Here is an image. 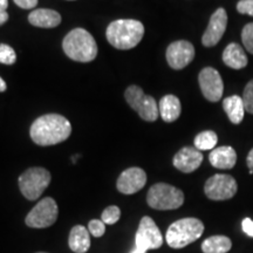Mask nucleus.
Segmentation results:
<instances>
[{"instance_id":"nucleus-24","label":"nucleus","mask_w":253,"mask_h":253,"mask_svg":"<svg viewBox=\"0 0 253 253\" xmlns=\"http://www.w3.org/2000/svg\"><path fill=\"white\" fill-rule=\"evenodd\" d=\"M120 217H121V210L116 205H110L107 209H104L101 216V220L103 221L107 225H114L115 223H118Z\"/></svg>"},{"instance_id":"nucleus-15","label":"nucleus","mask_w":253,"mask_h":253,"mask_svg":"<svg viewBox=\"0 0 253 253\" xmlns=\"http://www.w3.org/2000/svg\"><path fill=\"white\" fill-rule=\"evenodd\" d=\"M203 154L192 147H184L173 156L172 163L176 169L184 173L194 172L203 162Z\"/></svg>"},{"instance_id":"nucleus-5","label":"nucleus","mask_w":253,"mask_h":253,"mask_svg":"<svg viewBox=\"0 0 253 253\" xmlns=\"http://www.w3.org/2000/svg\"><path fill=\"white\" fill-rule=\"evenodd\" d=\"M147 203L155 210H175L184 203V194L167 183H157L148 191Z\"/></svg>"},{"instance_id":"nucleus-2","label":"nucleus","mask_w":253,"mask_h":253,"mask_svg":"<svg viewBox=\"0 0 253 253\" xmlns=\"http://www.w3.org/2000/svg\"><path fill=\"white\" fill-rule=\"evenodd\" d=\"M107 40L118 49L134 48L141 42L144 36V26L134 19H120L107 27Z\"/></svg>"},{"instance_id":"nucleus-8","label":"nucleus","mask_w":253,"mask_h":253,"mask_svg":"<svg viewBox=\"0 0 253 253\" xmlns=\"http://www.w3.org/2000/svg\"><path fill=\"white\" fill-rule=\"evenodd\" d=\"M58 204L53 198L46 197L38 203L27 214L25 223L34 229H45L52 226L58 219Z\"/></svg>"},{"instance_id":"nucleus-18","label":"nucleus","mask_w":253,"mask_h":253,"mask_svg":"<svg viewBox=\"0 0 253 253\" xmlns=\"http://www.w3.org/2000/svg\"><path fill=\"white\" fill-rule=\"evenodd\" d=\"M158 110L164 122H175L182 112L181 101L175 95H166L158 103Z\"/></svg>"},{"instance_id":"nucleus-3","label":"nucleus","mask_w":253,"mask_h":253,"mask_svg":"<svg viewBox=\"0 0 253 253\" xmlns=\"http://www.w3.org/2000/svg\"><path fill=\"white\" fill-rule=\"evenodd\" d=\"M62 48L68 58L78 62H90L97 55L96 41L89 32L75 28L65 37Z\"/></svg>"},{"instance_id":"nucleus-19","label":"nucleus","mask_w":253,"mask_h":253,"mask_svg":"<svg viewBox=\"0 0 253 253\" xmlns=\"http://www.w3.org/2000/svg\"><path fill=\"white\" fill-rule=\"evenodd\" d=\"M223 61L227 67L232 69H243L248 66L249 59L243 47L238 43L232 42L226 46L223 52Z\"/></svg>"},{"instance_id":"nucleus-13","label":"nucleus","mask_w":253,"mask_h":253,"mask_svg":"<svg viewBox=\"0 0 253 253\" xmlns=\"http://www.w3.org/2000/svg\"><path fill=\"white\" fill-rule=\"evenodd\" d=\"M227 26V13L223 7L216 9V12L211 15L210 21L202 37V43L205 47H213L219 42Z\"/></svg>"},{"instance_id":"nucleus-33","label":"nucleus","mask_w":253,"mask_h":253,"mask_svg":"<svg viewBox=\"0 0 253 253\" xmlns=\"http://www.w3.org/2000/svg\"><path fill=\"white\" fill-rule=\"evenodd\" d=\"M7 20H8L7 12H0V26H1V25H4Z\"/></svg>"},{"instance_id":"nucleus-14","label":"nucleus","mask_w":253,"mask_h":253,"mask_svg":"<svg viewBox=\"0 0 253 253\" xmlns=\"http://www.w3.org/2000/svg\"><path fill=\"white\" fill-rule=\"evenodd\" d=\"M147 173L141 168H129L120 175L116 188L123 195H134L144 188Z\"/></svg>"},{"instance_id":"nucleus-28","label":"nucleus","mask_w":253,"mask_h":253,"mask_svg":"<svg viewBox=\"0 0 253 253\" xmlns=\"http://www.w3.org/2000/svg\"><path fill=\"white\" fill-rule=\"evenodd\" d=\"M88 231H89V233H91V236L100 238L106 232V224L102 220L93 219L88 223Z\"/></svg>"},{"instance_id":"nucleus-1","label":"nucleus","mask_w":253,"mask_h":253,"mask_svg":"<svg viewBox=\"0 0 253 253\" xmlns=\"http://www.w3.org/2000/svg\"><path fill=\"white\" fill-rule=\"evenodd\" d=\"M72 134L69 121L59 114H47L40 116L31 126L32 141L41 147H48L66 141Z\"/></svg>"},{"instance_id":"nucleus-30","label":"nucleus","mask_w":253,"mask_h":253,"mask_svg":"<svg viewBox=\"0 0 253 253\" xmlns=\"http://www.w3.org/2000/svg\"><path fill=\"white\" fill-rule=\"evenodd\" d=\"M15 5H18L20 8L31 9L34 8L38 5V0H13Z\"/></svg>"},{"instance_id":"nucleus-25","label":"nucleus","mask_w":253,"mask_h":253,"mask_svg":"<svg viewBox=\"0 0 253 253\" xmlns=\"http://www.w3.org/2000/svg\"><path fill=\"white\" fill-rule=\"evenodd\" d=\"M15 60H17V54L14 49L6 43H0V63L13 65Z\"/></svg>"},{"instance_id":"nucleus-21","label":"nucleus","mask_w":253,"mask_h":253,"mask_svg":"<svg viewBox=\"0 0 253 253\" xmlns=\"http://www.w3.org/2000/svg\"><path fill=\"white\" fill-rule=\"evenodd\" d=\"M223 108L233 125H239L244 119V114L246 112L244 101H243V97L238 95H232V96L224 99Z\"/></svg>"},{"instance_id":"nucleus-27","label":"nucleus","mask_w":253,"mask_h":253,"mask_svg":"<svg viewBox=\"0 0 253 253\" xmlns=\"http://www.w3.org/2000/svg\"><path fill=\"white\" fill-rule=\"evenodd\" d=\"M243 101H244L246 112L253 114V80L249 81V84L245 86L244 93H243Z\"/></svg>"},{"instance_id":"nucleus-9","label":"nucleus","mask_w":253,"mask_h":253,"mask_svg":"<svg viewBox=\"0 0 253 253\" xmlns=\"http://www.w3.org/2000/svg\"><path fill=\"white\" fill-rule=\"evenodd\" d=\"M163 245V236L151 217L141 219L135 237V249L147 253L149 250L160 249Z\"/></svg>"},{"instance_id":"nucleus-32","label":"nucleus","mask_w":253,"mask_h":253,"mask_svg":"<svg viewBox=\"0 0 253 253\" xmlns=\"http://www.w3.org/2000/svg\"><path fill=\"white\" fill-rule=\"evenodd\" d=\"M246 164H248L250 173H253V148L250 150L248 157H246Z\"/></svg>"},{"instance_id":"nucleus-10","label":"nucleus","mask_w":253,"mask_h":253,"mask_svg":"<svg viewBox=\"0 0 253 253\" xmlns=\"http://www.w3.org/2000/svg\"><path fill=\"white\" fill-rule=\"evenodd\" d=\"M238 185L236 179L230 175L216 173L208 179L204 185V192L212 201H226L237 194Z\"/></svg>"},{"instance_id":"nucleus-23","label":"nucleus","mask_w":253,"mask_h":253,"mask_svg":"<svg viewBox=\"0 0 253 253\" xmlns=\"http://www.w3.org/2000/svg\"><path fill=\"white\" fill-rule=\"evenodd\" d=\"M217 134L212 130H205L199 132L195 137V148L199 151L213 150L217 145Z\"/></svg>"},{"instance_id":"nucleus-16","label":"nucleus","mask_w":253,"mask_h":253,"mask_svg":"<svg viewBox=\"0 0 253 253\" xmlns=\"http://www.w3.org/2000/svg\"><path fill=\"white\" fill-rule=\"evenodd\" d=\"M209 161L211 166L217 169L229 170L236 166L237 153L232 147L223 145V147L214 148L209 155Z\"/></svg>"},{"instance_id":"nucleus-31","label":"nucleus","mask_w":253,"mask_h":253,"mask_svg":"<svg viewBox=\"0 0 253 253\" xmlns=\"http://www.w3.org/2000/svg\"><path fill=\"white\" fill-rule=\"evenodd\" d=\"M242 227L246 235L253 238V220L251 218H245V219L242 221Z\"/></svg>"},{"instance_id":"nucleus-6","label":"nucleus","mask_w":253,"mask_h":253,"mask_svg":"<svg viewBox=\"0 0 253 253\" xmlns=\"http://www.w3.org/2000/svg\"><path fill=\"white\" fill-rule=\"evenodd\" d=\"M50 173L45 168H30L19 177V188L28 201H37L50 183Z\"/></svg>"},{"instance_id":"nucleus-35","label":"nucleus","mask_w":253,"mask_h":253,"mask_svg":"<svg viewBox=\"0 0 253 253\" xmlns=\"http://www.w3.org/2000/svg\"><path fill=\"white\" fill-rule=\"evenodd\" d=\"M6 88H7V84H6V82L0 78V91H5Z\"/></svg>"},{"instance_id":"nucleus-37","label":"nucleus","mask_w":253,"mask_h":253,"mask_svg":"<svg viewBox=\"0 0 253 253\" xmlns=\"http://www.w3.org/2000/svg\"><path fill=\"white\" fill-rule=\"evenodd\" d=\"M38 253H47V252H38Z\"/></svg>"},{"instance_id":"nucleus-26","label":"nucleus","mask_w":253,"mask_h":253,"mask_svg":"<svg viewBox=\"0 0 253 253\" xmlns=\"http://www.w3.org/2000/svg\"><path fill=\"white\" fill-rule=\"evenodd\" d=\"M242 41L245 49L253 54V23L245 25L242 31Z\"/></svg>"},{"instance_id":"nucleus-12","label":"nucleus","mask_w":253,"mask_h":253,"mask_svg":"<svg viewBox=\"0 0 253 253\" xmlns=\"http://www.w3.org/2000/svg\"><path fill=\"white\" fill-rule=\"evenodd\" d=\"M195 58V47L186 40L170 43L167 49V61L172 69L179 71L185 68Z\"/></svg>"},{"instance_id":"nucleus-34","label":"nucleus","mask_w":253,"mask_h":253,"mask_svg":"<svg viewBox=\"0 0 253 253\" xmlns=\"http://www.w3.org/2000/svg\"><path fill=\"white\" fill-rule=\"evenodd\" d=\"M8 7V0H0V12H6Z\"/></svg>"},{"instance_id":"nucleus-17","label":"nucleus","mask_w":253,"mask_h":253,"mask_svg":"<svg viewBox=\"0 0 253 253\" xmlns=\"http://www.w3.org/2000/svg\"><path fill=\"white\" fill-rule=\"evenodd\" d=\"M28 21L36 27L53 28L61 23V15L54 9L38 8L31 12L28 15Z\"/></svg>"},{"instance_id":"nucleus-11","label":"nucleus","mask_w":253,"mask_h":253,"mask_svg":"<svg viewBox=\"0 0 253 253\" xmlns=\"http://www.w3.org/2000/svg\"><path fill=\"white\" fill-rule=\"evenodd\" d=\"M199 87L202 94L210 102H218L224 93V84L219 72L212 67H205L199 73Z\"/></svg>"},{"instance_id":"nucleus-36","label":"nucleus","mask_w":253,"mask_h":253,"mask_svg":"<svg viewBox=\"0 0 253 253\" xmlns=\"http://www.w3.org/2000/svg\"><path fill=\"white\" fill-rule=\"evenodd\" d=\"M130 253H143V252L138 251V250H137V249H135V248H134V250H132V251H131Z\"/></svg>"},{"instance_id":"nucleus-20","label":"nucleus","mask_w":253,"mask_h":253,"mask_svg":"<svg viewBox=\"0 0 253 253\" xmlns=\"http://www.w3.org/2000/svg\"><path fill=\"white\" fill-rule=\"evenodd\" d=\"M69 249L75 253H86L90 249L89 231L82 225L74 226L68 237Z\"/></svg>"},{"instance_id":"nucleus-22","label":"nucleus","mask_w":253,"mask_h":253,"mask_svg":"<svg viewBox=\"0 0 253 253\" xmlns=\"http://www.w3.org/2000/svg\"><path fill=\"white\" fill-rule=\"evenodd\" d=\"M232 248V242L226 236L209 237L202 243V251L204 253H227Z\"/></svg>"},{"instance_id":"nucleus-29","label":"nucleus","mask_w":253,"mask_h":253,"mask_svg":"<svg viewBox=\"0 0 253 253\" xmlns=\"http://www.w3.org/2000/svg\"><path fill=\"white\" fill-rule=\"evenodd\" d=\"M237 11L240 14H246L253 17V0H240L237 4Z\"/></svg>"},{"instance_id":"nucleus-7","label":"nucleus","mask_w":253,"mask_h":253,"mask_svg":"<svg viewBox=\"0 0 253 253\" xmlns=\"http://www.w3.org/2000/svg\"><path fill=\"white\" fill-rule=\"evenodd\" d=\"M126 100L129 106L138 113L141 119L147 122H154L158 118V106L156 100L150 95H145L142 88L138 86H130L126 90Z\"/></svg>"},{"instance_id":"nucleus-4","label":"nucleus","mask_w":253,"mask_h":253,"mask_svg":"<svg viewBox=\"0 0 253 253\" xmlns=\"http://www.w3.org/2000/svg\"><path fill=\"white\" fill-rule=\"evenodd\" d=\"M204 232L203 221L197 218H182L176 220L167 231L168 245L172 249H183L197 240Z\"/></svg>"}]
</instances>
